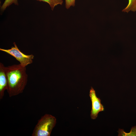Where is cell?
I'll list each match as a JSON object with an SVG mask.
<instances>
[{
  "mask_svg": "<svg viewBox=\"0 0 136 136\" xmlns=\"http://www.w3.org/2000/svg\"><path fill=\"white\" fill-rule=\"evenodd\" d=\"M8 81L7 90L10 97L22 93L27 82L26 67L20 64L5 67Z\"/></svg>",
  "mask_w": 136,
  "mask_h": 136,
  "instance_id": "1",
  "label": "cell"
},
{
  "mask_svg": "<svg viewBox=\"0 0 136 136\" xmlns=\"http://www.w3.org/2000/svg\"><path fill=\"white\" fill-rule=\"evenodd\" d=\"M56 123V118L46 114L39 120L32 134V136H50Z\"/></svg>",
  "mask_w": 136,
  "mask_h": 136,
  "instance_id": "2",
  "label": "cell"
},
{
  "mask_svg": "<svg viewBox=\"0 0 136 136\" xmlns=\"http://www.w3.org/2000/svg\"><path fill=\"white\" fill-rule=\"evenodd\" d=\"M14 46L9 49L0 48V50L5 52L13 56L20 63V64L24 67L32 63L34 56L32 54L26 55L21 52L18 48L16 43H13Z\"/></svg>",
  "mask_w": 136,
  "mask_h": 136,
  "instance_id": "3",
  "label": "cell"
},
{
  "mask_svg": "<svg viewBox=\"0 0 136 136\" xmlns=\"http://www.w3.org/2000/svg\"><path fill=\"white\" fill-rule=\"evenodd\" d=\"M89 96L92 103L90 117L91 119H95L97 117L99 112L104 111V108L101 103L100 99L97 97L95 90L92 87L90 89Z\"/></svg>",
  "mask_w": 136,
  "mask_h": 136,
  "instance_id": "4",
  "label": "cell"
},
{
  "mask_svg": "<svg viewBox=\"0 0 136 136\" xmlns=\"http://www.w3.org/2000/svg\"><path fill=\"white\" fill-rule=\"evenodd\" d=\"M5 67L2 63H0V99H2L5 90L8 88V81Z\"/></svg>",
  "mask_w": 136,
  "mask_h": 136,
  "instance_id": "5",
  "label": "cell"
},
{
  "mask_svg": "<svg viewBox=\"0 0 136 136\" xmlns=\"http://www.w3.org/2000/svg\"><path fill=\"white\" fill-rule=\"evenodd\" d=\"M136 11V0H128L127 6L122 10V11L128 13L130 11Z\"/></svg>",
  "mask_w": 136,
  "mask_h": 136,
  "instance_id": "6",
  "label": "cell"
},
{
  "mask_svg": "<svg viewBox=\"0 0 136 136\" xmlns=\"http://www.w3.org/2000/svg\"><path fill=\"white\" fill-rule=\"evenodd\" d=\"M118 133V136H136V126L132 127L129 133H126L123 129H119L117 131Z\"/></svg>",
  "mask_w": 136,
  "mask_h": 136,
  "instance_id": "7",
  "label": "cell"
},
{
  "mask_svg": "<svg viewBox=\"0 0 136 136\" xmlns=\"http://www.w3.org/2000/svg\"><path fill=\"white\" fill-rule=\"evenodd\" d=\"M40 1H43L48 3L50 6L51 9L53 10L55 7L58 5H62V0H37Z\"/></svg>",
  "mask_w": 136,
  "mask_h": 136,
  "instance_id": "8",
  "label": "cell"
},
{
  "mask_svg": "<svg viewBox=\"0 0 136 136\" xmlns=\"http://www.w3.org/2000/svg\"><path fill=\"white\" fill-rule=\"evenodd\" d=\"M13 4H14L15 5H18V3L17 0H5L1 7V11H3L7 7Z\"/></svg>",
  "mask_w": 136,
  "mask_h": 136,
  "instance_id": "9",
  "label": "cell"
},
{
  "mask_svg": "<svg viewBox=\"0 0 136 136\" xmlns=\"http://www.w3.org/2000/svg\"><path fill=\"white\" fill-rule=\"evenodd\" d=\"M75 0H65L66 8L69 9L71 6H74L75 5Z\"/></svg>",
  "mask_w": 136,
  "mask_h": 136,
  "instance_id": "10",
  "label": "cell"
}]
</instances>
